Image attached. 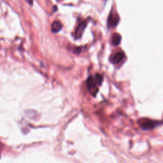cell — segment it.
Here are the masks:
<instances>
[{
  "label": "cell",
  "mask_w": 163,
  "mask_h": 163,
  "mask_svg": "<svg viewBox=\"0 0 163 163\" xmlns=\"http://www.w3.org/2000/svg\"><path fill=\"white\" fill-rule=\"evenodd\" d=\"M103 77L99 74H96L94 77L90 76L87 80V87L89 93L95 96L98 92V87L102 84Z\"/></svg>",
  "instance_id": "cell-1"
},
{
  "label": "cell",
  "mask_w": 163,
  "mask_h": 163,
  "mask_svg": "<svg viewBox=\"0 0 163 163\" xmlns=\"http://www.w3.org/2000/svg\"><path fill=\"white\" fill-rule=\"evenodd\" d=\"M138 123L141 127V128L143 130L153 129L161 125V121H153L147 118H142L140 119L138 121Z\"/></svg>",
  "instance_id": "cell-2"
},
{
  "label": "cell",
  "mask_w": 163,
  "mask_h": 163,
  "mask_svg": "<svg viewBox=\"0 0 163 163\" xmlns=\"http://www.w3.org/2000/svg\"><path fill=\"white\" fill-rule=\"evenodd\" d=\"M119 22V17L117 14H113L112 12L110 13L108 19V25L109 27L115 28V27L118 24Z\"/></svg>",
  "instance_id": "cell-3"
},
{
  "label": "cell",
  "mask_w": 163,
  "mask_h": 163,
  "mask_svg": "<svg viewBox=\"0 0 163 163\" xmlns=\"http://www.w3.org/2000/svg\"><path fill=\"white\" fill-rule=\"evenodd\" d=\"M87 26V21H83L78 26L76 29L75 33V39H80L81 38L82 34L86 28Z\"/></svg>",
  "instance_id": "cell-4"
},
{
  "label": "cell",
  "mask_w": 163,
  "mask_h": 163,
  "mask_svg": "<svg viewBox=\"0 0 163 163\" xmlns=\"http://www.w3.org/2000/svg\"><path fill=\"white\" fill-rule=\"evenodd\" d=\"M125 57V54L123 52H119L115 53L110 58V61L113 64H118L122 61Z\"/></svg>",
  "instance_id": "cell-5"
},
{
  "label": "cell",
  "mask_w": 163,
  "mask_h": 163,
  "mask_svg": "<svg viewBox=\"0 0 163 163\" xmlns=\"http://www.w3.org/2000/svg\"><path fill=\"white\" fill-rule=\"evenodd\" d=\"M62 28V24L58 21H54L51 25V31L54 33H57L59 32Z\"/></svg>",
  "instance_id": "cell-6"
},
{
  "label": "cell",
  "mask_w": 163,
  "mask_h": 163,
  "mask_svg": "<svg viewBox=\"0 0 163 163\" xmlns=\"http://www.w3.org/2000/svg\"><path fill=\"white\" fill-rule=\"evenodd\" d=\"M121 34H119V33H114L113 34L112 37V42L113 45L115 46H117V45H119L121 42Z\"/></svg>",
  "instance_id": "cell-7"
},
{
  "label": "cell",
  "mask_w": 163,
  "mask_h": 163,
  "mask_svg": "<svg viewBox=\"0 0 163 163\" xmlns=\"http://www.w3.org/2000/svg\"><path fill=\"white\" fill-rule=\"evenodd\" d=\"M26 2L28 3L30 5H33V0H26Z\"/></svg>",
  "instance_id": "cell-8"
},
{
  "label": "cell",
  "mask_w": 163,
  "mask_h": 163,
  "mask_svg": "<svg viewBox=\"0 0 163 163\" xmlns=\"http://www.w3.org/2000/svg\"><path fill=\"white\" fill-rule=\"evenodd\" d=\"M0 157H1V155H0Z\"/></svg>",
  "instance_id": "cell-9"
},
{
  "label": "cell",
  "mask_w": 163,
  "mask_h": 163,
  "mask_svg": "<svg viewBox=\"0 0 163 163\" xmlns=\"http://www.w3.org/2000/svg\"><path fill=\"white\" fill-rule=\"evenodd\" d=\"M59 1H61V0H59Z\"/></svg>",
  "instance_id": "cell-10"
}]
</instances>
